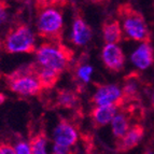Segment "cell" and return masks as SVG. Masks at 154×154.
Wrapping results in <instances>:
<instances>
[{
  "instance_id": "1",
  "label": "cell",
  "mask_w": 154,
  "mask_h": 154,
  "mask_svg": "<svg viewBox=\"0 0 154 154\" xmlns=\"http://www.w3.org/2000/svg\"><path fill=\"white\" fill-rule=\"evenodd\" d=\"M116 15L122 23L124 39L137 42H151L152 35L146 18L131 3L122 2L116 8Z\"/></svg>"
},
{
  "instance_id": "2",
  "label": "cell",
  "mask_w": 154,
  "mask_h": 154,
  "mask_svg": "<svg viewBox=\"0 0 154 154\" xmlns=\"http://www.w3.org/2000/svg\"><path fill=\"white\" fill-rule=\"evenodd\" d=\"M75 52L62 42L44 41L36 51V60L42 66L59 73L69 71Z\"/></svg>"
},
{
  "instance_id": "3",
  "label": "cell",
  "mask_w": 154,
  "mask_h": 154,
  "mask_svg": "<svg viewBox=\"0 0 154 154\" xmlns=\"http://www.w3.org/2000/svg\"><path fill=\"white\" fill-rule=\"evenodd\" d=\"M2 46L8 54H33L37 51L33 33L25 23H15L11 26L5 33Z\"/></svg>"
},
{
  "instance_id": "4",
  "label": "cell",
  "mask_w": 154,
  "mask_h": 154,
  "mask_svg": "<svg viewBox=\"0 0 154 154\" xmlns=\"http://www.w3.org/2000/svg\"><path fill=\"white\" fill-rule=\"evenodd\" d=\"M5 82L8 90L22 97H41L44 93L39 81L29 71L27 65L5 75Z\"/></svg>"
},
{
  "instance_id": "5",
  "label": "cell",
  "mask_w": 154,
  "mask_h": 154,
  "mask_svg": "<svg viewBox=\"0 0 154 154\" xmlns=\"http://www.w3.org/2000/svg\"><path fill=\"white\" fill-rule=\"evenodd\" d=\"M64 20L57 9H45L38 13L37 35L45 41L62 42L64 40Z\"/></svg>"
},
{
  "instance_id": "6",
  "label": "cell",
  "mask_w": 154,
  "mask_h": 154,
  "mask_svg": "<svg viewBox=\"0 0 154 154\" xmlns=\"http://www.w3.org/2000/svg\"><path fill=\"white\" fill-rule=\"evenodd\" d=\"M127 103H128L126 101L125 97H123L122 99L118 100L116 103H109V105L94 106L88 113V118L91 120L93 128L98 131L110 124L114 116L119 112V110Z\"/></svg>"
},
{
  "instance_id": "7",
  "label": "cell",
  "mask_w": 154,
  "mask_h": 154,
  "mask_svg": "<svg viewBox=\"0 0 154 154\" xmlns=\"http://www.w3.org/2000/svg\"><path fill=\"white\" fill-rule=\"evenodd\" d=\"M69 72L71 73V80L75 85V91L82 93L85 90L88 83L90 82L93 68L90 64V57L88 53H82L75 63H72Z\"/></svg>"
},
{
  "instance_id": "8",
  "label": "cell",
  "mask_w": 154,
  "mask_h": 154,
  "mask_svg": "<svg viewBox=\"0 0 154 154\" xmlns=\"http://www.w3.org/2000/svg\"><path fill=\"white\" fill-rule=\"evenodd\" d=\"M79 141V134L77 126L63 116L58 119V123L53 133V143L73 148Z\"/></svg>"
},
{
  "instance_id": "9",
  "label": "cell",
  "mask_w": 154,
  "mask_h": 154,
  "mask_svg": "<svg viewBox=\"0 0 154 154\" xmlns=\"http://www.w3.org/2000/svg\"><path fill=\"white\" fill-rule=\"evenodd\" d=\"M92 37V27L84 20L82 10L75 9L73 14V21H72L70 42L75 46H84L91 41Z\"/></svg>"
},
{
  "instance_id": "10",
  "label": "cell",
  "mask_w": 154,
  "mask_h": 154,
  "mask_svg": "<svg viewBox=\"0 0 154 154\" xmlns=\"http://www.w3.org/2000/svg\"><path fill=\"white\" fill-rule=\"evenodd\" d=\"M101 59L106 69L113 73L121 72L126 63L123 50L118 44L113 43H106L101 51Z\"/></svg>"
},
{
  "instance_id": "11",
  "label": "cell",
  "mask_w": 154,
  "mask_h": 154,
  "mask_svg": "<svg viewBox=\"0 0 154 154\" xmlns=\"http://www.w3.org/2000/svg\"><path fill=\"white\" fill-rule=\"evenodd\" d=\"M96 85V92L90 98V103L94 106H103L116 103L124 97L122 93V88L116 84H103L94 83Z\"/></svg>"
},
{
  "instance_id": "12",
  "label": "cell",
  "mask_w": 154,
  "mask_h": 154,
  "mask_svg": "<svg viewBox=\"0 0 154 154\" xmlns=\"http://www.w3.org/2000/svg\"><path fill=\"white\" fill-rule=\"evenodd\" d=\"M144 126L140 123L131 125L129 129L126 131L122 138L116 140V151L118 153H127L140 144L144 137Z\"/></svg>"
},
{
  "instance_id": "13",
  "label": "cell",
  "mask_w": 154,
  "mask_h": 154,
  "mask_svg": "<svg viewBox=\"0 0 154 154\" xmlns=\"http://www.w3.org/2000/svg\"><path fill=\"white\" fill-rule=\"evenodd\" d=\"M50 109H64V110H80L81 100L79 93L70 88H58L54 98L50 103Z\"/></svg>"
},
{
  "instance_id": "14",
  "label": "cell",
  "mask_w": 154,
  "mask_h": 154,
  "mask_svg": "<svg viewBox=\"0 0 154 154\" xmlns=\"http://www.w3.org/2000/svg\"><path fill=\"white\" fill-rule=\"evenodd\" d=\"M27 67H28L29 71L39 81V83L42 86L44 92L53 90L56 86L59 80H60V78H62V73L42 66L37 60L36 62L29 63L27 65Z\"/></svg>"
},
{
  "instance_id": "15",
  "label": "cell",
  "mask_w": 154,
  "mask_h": 154,
  "mask_svg": "<svg viewBox=\"0 0 154 154\" xmlns=\"http://www.w3.org/2000/svg\"><path fill=\"white\" fill-rule=\"evenodd\" d=\"M131 62L140 70L150 68L154 64V50L151 42H142L131 55Z\"/></svg>"
},
{
  "instance_id": "16",
  "label": "cell",
  "mask_w": 154,
  "mask_h": 154,
  "mask_svg": "<svg viewBox=\"0 0 154 154\" xmlns=\"http://www.w3.org/2000/svg\"><path fill=\"white\" fill-rule=\"evenodd\" d=\"M101 32L105 43L119 44L124 39L121 22L116 18L106 20L101 25Z\"/></svg>"
},
{
  "instance_id": "17",
  "label": "cell",
  "mask_w": 154,
  "mask_h": 154,
  "mask_svg": "<svg viewBox=\"0 0 154 154\" xmlns=\"http://www.w3.org/2000/svg\"><path fill=\"white\" fill-rule=\"evenodd\" d=\"M29 148L31 154H43L46 152V144H48V136L43 127L38 133L33 134L29 137L28 140Z\"/></svg>"
},
{
  "instance_id": "18",
  "label": "cell",
  "mask_w": 154,
  "mask_h": 154,
  "mask_svg": "<svg viewBox=\"0 0 154 154\" xmlns=\"http://www.w3.org/2000/svg\"><path fill=\"white\" fill-rule=\"evenodd\" d=\"M69 0H35V9L37 13L45 9H63L67 7Z\"/></svg>"
},
{
  "instance_id": "19",
  "label": "cell",
  "mask_w": 154,
  "mask_h": 154,
  "mask_svg": "<svg viewBox=\"0 0 154 154\" xmlns=\"http://www.w3.org/2000/svg\"><path fill=\"white\" fill-rule=\"evenodd\" d=\"M10 3L7 0H0V28H2L9 17Z\"/></svg>"
},
{
  "instance_id": "20",
  "label": "cell",
  "mask_w": 154,
  "mask_h": 154,
  "mask_svg": "<svg viewBox=\"0 0 154 154\" xmlns=\"http://www.w3.org/2000/svg\"><path fill=\"white\" fill-rule=\"evenodd\" d=\"M15 148V153L16 154H31L30 153V148H29L28 141H18L16 143V146H14Z\"/></svg>"
},
{
  "instance_id": "21",
  "label": "cell",
  "mask_w": 154,
  "mask_h": 154,
  "mask_svg": "<svg viewBox=\"0 0 154 154\" xmlns=\"http://www.w3.org/2000/svg\"><path fill=\"white\" fill-rule=\"evenodd\" d=\"M0 154H16L15 148L9 142L0 143Z\"/></svg>"
},
{
  "instance_id": "22",
  "label": "cell",
  "mask_w": 154,
  "mask_h": 154,
  "mask_svg": "<svg viewBox=\"0 0 154 154\" xmlns=\"http://www.w3.org/2000/svg\"><path fill=\"white\" fill-rule=\"evenodd\" d=\"M71 148H68V146H60V144L54 143L53 144V153L55 154H66V153H72Z\"/></svg>"
},
{
  "instance_id": "23",
  "label": "cell",
  "mask_w": 154,
  "mask_h": 154,
  "mask_svg": "<svg viewBox=\"0 0 154 154\" xmlns=\"http://www.w3.org/2000/svg\"><path fill=\"white\" fill-rule=\"evenodd\" d=\"M86 2L91 3V5H99V7H103V5H107L109 2H110V0H84Z\"/></svg>"
},
{
  "instance_id": "24",
  "label": "cell",
  "mask_w": 154,
  "mask_h": 154,
  "mask_svg": "<svg viewBox=\"0 0 154 154\" xmlns=\"http://www.w3.org/2000/svg\"><path fill=\"white\" fill-rule=\"evenodd\" d=\"M7 100V96L3 94V93H0V106H2Z\"/></svg>"
},
{
  "instance_id": "25",
  "label": "cell",
  "mask_w": 154,
  "mask_h": 154,
  "mask_svg": "<svg viewBox=\"0 0 154 154\" xmlns=\"http://www.w3.org/2000/svg\"><path fill=\"white\" fill-rule=\"evenodd\" d=\"M151 106H152V108H153V110H154V92L152 93V96H151Z\"/></svg>"
}]
</instances>
